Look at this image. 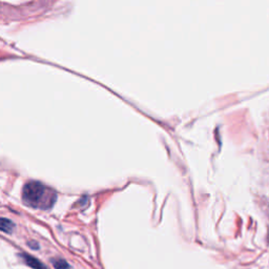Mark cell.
<instances>
[{
    "instance_id": "obj_1",
    "label": "cell",
    "mask_w": 269,
    "mask_h": 269,
    "mask_svg": "<svg viewBox=\"0 0 269 269\" xmlns=\"http://www.w3.org/2000/svg\"><path fill=\"white\" fill-rule=\"evenodd\" d=\"M56 193L40 182H29L22 190V199L25 204L40 209H49L56 201Z\"/></svg>"
},
{
    "instance_id": "obj_2",
    "label": "cell",
    "mask_w": 269,
    "mask_h": 269,
    "mask_svg": "<svg viewBox=\"0 0 269 269\" xmlns=\"http://www.w3.org/2000/svg\"><path fill=\"white\" fill-rule=\"evenodd\" d=\"M19 258H20L29 267L33 269H48V267L45 266L42 262H40L34 257H32V255L29 253H24V252L19 253Z\"/></svg>"
},
{
    "instance_id": "obj_3",
    "label": "cell",
    "mask_w": 269,
    "mask_h": 269,
    "mask_svg": "<svg viewBox=\"0 0 269 269\" xmlns=\"http://www.w3.org/2000/svg\"><path fill=\"white\" fill-rule=\"evenodd\" d=\"M52 264H53L55 269H71V266L68 262L61 258L52 259Z\"/></svg>"
},
{
    "instance_id": "obj_4",
    "label": "cell",
    "mask_w": 269,
    "mask_h": 269,
    "mask_svg": "<svg viewBox=\"0 0 269 269\" xmlns=\"http://www.w3.org/2000/svg\"><path fill=\"white\" fill-rule=\"evenodd\" d=\"M15 225L14 223L8 219H1V231L5 233H11L13 229H14Z\"/></svg>"
},
{
    "instance_id": "obj_5",
    "label": "cell",
    "mask_w": 269,
    "mask_h": 269,
    "mask_svg": "<svg viewBox=\"0 0 269 269\" xmlns=\"http://www.w3.org/2000/svg\"><path fill=\"white\" fill-rule=\"evenodd\" d=\"M29 246H30L32 249H38V248H39V245L37 244L36 242H29Z\"/></svg>"
}]
</instances>
